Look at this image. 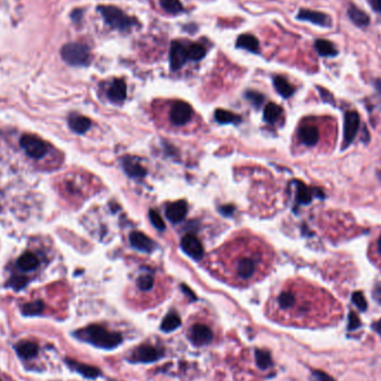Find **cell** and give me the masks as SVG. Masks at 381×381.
<instances>
[{
  "mask_svg": "<svg viewBox=\"0 0 381 381\" xmlns=\"http://www.w3.org/2000/svg\"><path fill=\"white\" fill-rule=\"evenodd\" d=\"M75 337L77 339L85 341L94 347L102 349H115L119 347L123 341L122 334L114 331H110L102 325L92 324L86 326L84 329H80L75 332Z\"/></svg>",
  "mask_w": 381,
  "mask_h": 381,
  "instance_id": "6da1fadb",
  "label": "cell"
},
{
  "mask_svg": "<svg viewBox=\"0 0 381 381\" xmlns=\"http://www.w3.org/2000/svg\"><path fill=\"white\" fill-rule=\"evenodd\" d=\"M63 60L70 66H87L90 63L89 48L83 44L69 43L62 48Z\"/></svg>",
  "mask_w": 381,
  "mask_h": 381,
  "instance_id": "7a4b0ae2",
  "label": "cell"
},
{
  "mask_svg": "<svg viewBox=\"0 0 381 381\" xmlns=\"http://www.w3.org/2000/svg\"><path fill=\"white\" fill-rule=\"evenodd\" d=\"M98 11L102 13L104 20L114 29L126 31L134 25V20L115 6H99Z\"/></svg>",
  "mask_w": 381,
  "mask_h": 381,
  "instance_id": "3957f363",
  "label": "cell"
},
{
  "mask_svg": "<svg viewBox=\"0 0 381 381\" xmlns=\"http://www.w3.org/2000/svg\"><path fill=\"white\" fill-rule=\"evenodd\" d=\"M164 356V350L152 344H142L136 347L129 357V361L134 364H151L160 360Z\"/></svg>",
  "mask_w": 381,
  "mask_h": 381,
  "instance_id": "277c9868",
  "label": "cell"
},
{
  "mask_svg": "<svg viewBox=\"0 0 381 381\" xmlns=\"http://www.w3.org/2000/svg\"><path fill=\"white\" fill-rule=\"evenodd\" d=\"M20 146L27 153V155L39 160L44 157L47 152V145L38 136L27 134L20 138Z\"/></svg>",
  "mask_w": 381,
  "mask_h": 381,
  "instance_id": "5b68a950",
  "label": "cell"
},
{
  "mask_svg": "<svg viewBox=\"0 0 381 381\" xmlns=\"http://www.w3.org/2000/svg\"><path fill=\"white\" fill-rule=\"evenodd\" d=\"M193 108L185 102H175L171 107L170 121L174 126H184L192 120Z\"/></svg>",
  "mask_w": 381,
  "mask_h": 381,
  "instance_id": "8992f818",
  "label": "cell"
},
{
  "mask_svg": "<svg viewBox=\"0 0 381 381\" xmlns=\"http://www.w3.org/2000/svg\"><path fill=\"white\" fill-rule=\"evenodd\" d=\"M260 262H257L253 256H240L235 262V274L240 280H251L255 275L257 266Z\"/></svg>",
  "mask_w": 381,
  "mask_h": 381,
  "instance_id": "52a82bcc",
  "label": "cell"
},
{
  "mask_svg": "<svg viewBox=\"0 0 381 381\" xmlns=\"http://www.w3.org/2000/svg\"><path fill=\"white\" fill-rule=\"evenodd\" d=\"M360 127V116L357 112L351 111L347 112L344 115V124H343V146L348 147L358 133V129Z\"/></svg>",
  "mask_w": 381,
  "mask_h": 381,
  "instance_id": "ba28073f",
  "label": "cell"
},
{
  "mask_svg": "<svg viewBox=\"0 0 381 381\" xmlns=\"http://www.w3.org/2000/svg\"><path fill=\"white\" fill-rule=\"evenodd\" d=\"M189 338L190 342L195 346H205V344L210 343L213 339V332L212 330L208 328L205 324H194L192 328L190 329Z\"/></svg>",
  "mask_w": 381,
  "mask_h": 381,
  "instance_id": "9c48e42d",
  "label": "cell"
},
{
  "mask_svg": "<svg viewBox=\"0 0 381 381\" xmlns=\"http://www.w3.org/2000/svg\"><path fill=\"white\" fill-rule=\"evenodd\" d=\"M188 58V47L184 46L182 43L174 42L172 43L170 51V64L172 70H178L184 66Z\"/></svg>",
  "mask_w": 381,
  "mask_h": 381,
  "instance_id": "30bf717a",
  "label": "cell"
},
{
  "mask_svg": "<svg viewBox=\"0 0 381 381\" xmlns=\"http://www.w3.org/2000/svg\"><path fill=\"white\" fill-rule=\"evenodd\" d=\"M181 246H182L183 251L190 257L195 258V260H199L203 256L204 250L202 244L199 242V240L193 234L184 235Z\"/></svg>",
  "mask_w": 381,
  "mask_h": 381,
  "instance_id": "8fae6325",
  "label": "cell"
},
{
  "mask_svg": "<svg viewBox=\"0 0 381 381\" xmlns=\"http://www.w3.org/2000/svg\"><path fill=\"white\" fill-rule=\"evenodd\" d=\"M297 18L300 20L310 21V22H312V24L319 25L322 27H330V25H331L330 17L328 15H325V13H322L319 11L302 9V10H300V12L298 13Z\"/></svg>",
  "mask_w": 381,
  "mask_h": 381,
  "instance_id": "7c38bea8",
  "label": "cell"
},
{
  "mask_svg": "<svg viewBox=\"0 0 381 381\" xmlns=\"http://www.w3.org/2000/svg\"><path fill=\"white\" fill-rule=\"evenodd\" d=\"M299 138L306 146H315L319 142V129L314 125H302L298 131Z\"/></svg>",
  "mask_w": 381,
  "mask_h": 381,
  "instance_id": "4fadbf2b",
  "label": "cell"
},
{
  "mask_svg": "<svg viewBox=\"0 0 381 381\" xmlns=\"http://www.w3.org/2000/svg\"><path fill=\"white\" fill-rule=\"evenodd\" d=\"M188 213V204L185 201H178L170 204L166 208V217L173 223L182 221Z\"/></svg>",
  "mask_w": 381,
  "mask_h": 381,
  "instance_id": "5bb4252c",
  "label": "cell"
},
{
  "mask_svg": "<svg viewBox=\"0 0 381 381\" xmlns=\"http://www.w3.org/2000/svg\"><path fill=\"white\" fill-rule=\"evenodd\" d=\"M66 364L68 365L69 368L76 371V373H78L85 378L95 379L101 376V370L94 366L85 365V364H81V362H77L75 360H69V359L66 360Z\"/></svg>",
  "mask_w": 381,
  "mask_h": 381,
  "instance_id": "9a60e30c",
  "label": "cell"
},
{
  "mask_svg": "<svg viewBox=\"0 0 381 381\" xmlns=\"http://www.w3.org/2000/svg\"><path fill=\"white\" fill-rule=\"evenodd\" d=\"M130 244L139 251L151 253L155 249V243L146 235L140 232H131L129 235Z\"/></svg>",
  "mask_w": 381,
  "mask_h": 381,
  "instance_id": "2e32d148",
  "label": "cell"
},
{
  "mask_svg": "<svg viewBox=\"0 0 381 381\" xmlns=\"http://www.w3.org/2000/svg\"><path fill=\"white\" fill-rule=\"evenodd\" d=\"M127 88L124 80L122 79H115L113 81L111 88L108 89V97L112 102L114 103H121L126 98Z\"/></svg>",
  "mask_w": 381,
  "mask_h": 381,
  "instance_id": "e0dca14e",
  "label": "cell"
},
{
  "mask_svg": "<svg viewBox=\"0 0 381 381\" xmlns=\"http://www.w3.org/2000/svg\"><path fill=\"white\" fill-rule=\"evenodd\" d=\"M123 167L126 174L129 175L130 178H143L146 174L144 167L133 157H125L123 160Z\"/></svg>",
  "mask_w": 381,
  "mask_h": 381,
  "instance_id": "ac0fdd59",
  "label": "cell"
},
{
  "mask_svg": "<svg viewBox=\"0 0 381 381\" xmlns=\"http://www.w3.org/2000/svg\"><path fill=\"white\" fill-rule=\"evenodd\" d=\"M68 125L77 134H84L89 129L92 122L89 119L80 115H71L68 120Z\"/></svg>",
  "mask_w": 381,
  "mask_h": 381,
  "instance_id": "d6986e66",
  "label": "cell"
},
{
  "mask_svg": "<svg viewBox=\"0 0 381 381\" xmlns=\"http://www.w3.org/2000/svg\"><path fill=\"white\" fill-rule=\"evenodd\" d=\"M16 351L18 353V356L22 359H33L36 356L38 355L39 348L37 346V343L31 342V341H25L21 342L16 346Z\"/></svg>",
  "mask_w": 381,
  "mask_h": 381,
  "instance_id": "ffe728a7",
  "label": "cell"
},
{
  "mask_svg": "<svg viewBox=\"0 0 381 381\" xmlns=\"http://www.w3.org/2000/svg\"><path fill=\"white\" fill-rule=\"evenodd\" d=\"M17 264H18V266H19L20 270L29 272V271H34V270L37 269L38 265H39V260L34 253L26 252V253L22 254L19 258H18Z\"/></svg>",
  "mask_w": 381,
  "mask_h": 381,
  "instance_id": "44dd1931",
  "label": "cell"
},
{
  "mask_svg": "<svg viewBox=\"0 0 381 381\" xmlns=\"http://www.w3.org/2000/svg\"><path fill=\"white\" fill-rule=\"evenodd\" d=\"M237 46L240 48H244L249 52L255 53L258 49V40L256 37H254L253 35L250 34H243L239 36L237 40Z\"/></svg>",
  "mask_w": 381,
  "mask_h": 381,
  "instance_id": "7402d4cb",
  "label": "cell"
},
{
  "mask_svg": "<svg viewBox=\"0 0 381 381\" xmlns=\"http://www.w3.org/2000/svg\"><path fill=\"white\" fill-rule=\"evenodd\" d=\"M315 48L318 54L323 57H333L338 54L333 44L325 39H318L315 44Z\"/></svg>",
  "mask_w": 381,
  "mask_h": 381,
  "instance_id": "603a6c76",
  "label": "cell"
},
{
  "mask_svg": "<svg viewBox=\"0 0 381 381\" xmlns=\"http://www.w3.org/2000/svg\"><path fill=\"white\" fill-rule=\"evenodd\" d=\"M273 84H274L275 89L278 90V93L284 98H289L290 96H292L293 93H294V88L292 87L291 85H290L289 81L282 76L274 77Z\"/></svg>",
  "mask_w": 381,
  "mask_h": 381,
  "instance_id": "cb8c5ba5",
  "label": "cell"
},
{
  "mask_svg": "<svg viewBox=\"0 0 381 381\" xmlns=\"http://www.w3.org/2000/svg\"><path fill=\"white\" fill-rule=\"evenodd\" d=\"M181 325V318L176 312H170L164 319H163L162 323H161V330L163 332H172L179 328Z\"/></svg>",
  "mask_w": 381,
  "mask_h": 381,
  "instance_id": "d4e9b609",
  "label": "cell"
},
{
  "mask_svg": "<svg viewBox=\"0 0 381 381\" xmlns=\"http://www.w3.org/2000/svg\"><path fill=\"white\" fill-rule=\"evenodd\" d=\"M348 15H349V18H350L353 24L359 26V27L367 26L370 22L369 16L367 15L365 11L360 10V9L357 8V7L349 8Z\"/></svg>",
  "mask_w": 381,
  "mask_h": 381,
  "instance_id": "484cf974",
  "label": "cell"
},
{
  "mask_svg": "<svg viewBox=\"0 0 381 381\" xmlns=\"http://www.w3.org/2000/svg\"><path fill=\"white\" fill-rule=\"evenodd\" d=\"M254 358H255V364L261 370H266L271 368L272 358L270 352L263 349H256L254 351Z\"/></svg>",
  "mask_w": 381,
  "mask_h": 381,
  "instance_id": "4316f807",
  "label": "cell"
},
{
  "mask_svg": "<svg viewBox=\"0 0 381 381\" xmlns=\"http://www.w3.org/2000/svg\"><path fill=\"white\" fill-rule=\"evenodd\" d=\"M281 114H282V108L274 103H269L264 108L263 116L267 123H274L279 120Z\"/></svg>",
  "mask_w": 381,
  "mask_h": 381,
  "instance_id": "83f0119b",
  "label": "cell"
},
{
  "mask_svg": "<svg viewBox=\"0 0 381 381\" xmlns=\"http://www.w3.org/2000/svg\"><path fill=\"white\" fill-rule=\"evenodd\" d=\"M296 305V296L290 291H283L278 297V306L281 310H289Z\"/></svg>",
  "mask_w": 381,
  "mask_h": 381,
  "instance_id": "f1b7e54d",
  "label": "cell"
},
{
  "mask_svg": "<svg viewBox=\"0 0 381 381\" xmlns=\"http://www.w3.org/2000/svg\"><path fill=\"white\" fill-rule=\"evenodd\" d=\"M44 302L43 301H33L29 303H26L25 306H22L21 308V312L24 316L27 317H34V316H38L42 314L44 311Z\"/></svg>",
  "mask_w": 381,
  "mask_h": 381,
  "instance_id": "f546056e",
  "label": "cell"
},
{
  "mask_svg": "<svg viewBox=\"0 0 381 381\" xmlns=\"http://www.w3.org/2000/svg\"><path fill=\"white\" fill-rule=\"evenodd\" d=\"M206 49L201 44H190L188 47V58L190 61L197 62L205 57Z\"/></svg>",
  "mask_w": 381,
  "mask_h": 381,
  "instance_id": "4dcf8cb0",
  "label": "cell"
},
{
  "mask_svg": "<svg viewBox=\"0 0 381 381\" xmlns=\"http://www.w3.org/2000/svg\"><path fill=\"white\" fill-rule=\"evenodd\" d=\"M215 120L221 124H230V123H239L241 119L233 113L224 110H217L215 112Z\"/></svg>",
  "mask_w": 381,
  "mask_h": 381,
  "instance_id": "1f68e13d",
  "label": "cell"
},
{
  "mask_svg": "<svg viewBox=\"0 0 381 381\" xmlns=\"http://www.w3.org/2000/svg\"><path fill=\"white\" fill-rule=\"evenodd\" d=\"M297 199L300 204H309L312 201V190L301 182L297 184Z\"/></svg>",
  "mask_w": 381,
  "mask_h": 381,
  "instance_id": "d6a6232c",
  "label": "cell"
},
{
  "mask_svg": "<svg viewBox=\"0 0 381 381\" xmlns=\"http://www.w3.org/2000/svg\"><path fill=\"white\" fill-rule=\"evenodd\" d=\"M160 2L162 8L169 13L176 15V13L183 11V4L181 3L180 0H160Z\"/></svg>",
  "mask_w": 381,
  "mask_h": 381,
  "instance_id": "836d02e7",
  "label": "cell"
},
{
  "mask_svg": "<svg viewBox=\"0 0 381 381\" xmlns=\"http://www.w3.org/2000/svg\"><path fill=\"white\" fill-rule=\"evenodd\" d=\"M137 287L142 291H149L154 287V278L151 274H143L137 279Z\"/></svg>",
  "mask_w": 381,
  "mask_h": 381,
  "instance_id": "e575fe53",
  "label": "cell"
},
{
  "mask_svg": "<svg viewBox=\"0 0 381 381\" xmlns=\"http://www.w3.org/2000/svg\"><path fill=\"white\" fill-rule=\"evenodd\" d=\"M351 300H352L353 305H355L361 312H365L367 310V308H368V303H367L366 298H365L364 294H362V292H360V291L353 292L352 297H351Z\"/></svg>",
  "mask_w": 381,
  "mask_h": 381,
  "instance_id": "d590c367",
  "label": "cell"
},
{
  "mask_svg": "<svg viewBox=\"0 0 381 381\" xmlns=\"http://www.w3.org/2000/svg\"><path fill=\"white\" fill-rule=\"evenodd\" d=\"M362 325L360 318L358 317L356 312L350 311L348 315V331H356Z\"/></svg>",
  "mask_w": 381,
  "mask_h": 381,
  "instance_id": "8d00e7d4",
  "label": "cell"
},
{
  "mask_svg": "<svg viewBox=\"0 0 381 381\" xmlns=\"http://www.w3.org/2000/svg\"><path fill=\"white\" fill-rule=\"evenodd\" d=\"M27 282H28V279L25 278V276H13L8 282V285L13 290H16V291H19V290L25 287Z\"/></svg>",
  "mask_w": 381,
  "mask_h": 381,
  "instance_id": "74e56055",
  "label": "cell"
},
{
  "mask_svg": "<svg viewBox=\"0 0 381 381\" xmlns=\"http://www.w3.org/2000/svg\"><path fill=\"white\" fill-rule=\"evenodd\" d=\"M310 381H335V379L324 371L314 370L310 376Z\"/></svg>",
  "mask_w": 381,
  "mask_h": 381,
  "instance_id": "f35d334b",
  "label": "cell"
},
{
  "mask_svg": "<svg viewBox=\"0 0 381 381\" xmlns=\"http://www.w3.org/2000/svg\"><path fill=\"white\" fill-rule=\"evenodd\" d=\"M149 219H151L153 225L155 226L156 229H158V230H164L165 229L164 221H163L162 216L158 214V212L154 211V210L149 211Z\"/></svg>",
  "mask_w": 381,
  "mask_h": 381,
  "instance_id": "ab89813d",
  "label": "cell"
},
{
  "mask_svg": "<svg viewBox=\"0 0 381 381\" xmlns=\"http://www.w3.org/2000/svg\"><path fill=\"white\" fill-rule=\"evenodd\" d=\"M247 96H248V98H250L253 103L257 104V105L258 104H261V102L263 101L262 95H260L258 93H255V92H249Z\"/></svg>",
  "mask_w": 381,
  "mask_h": 381,
  "instance_id": "60d3db41",
  "label": "cell"
},
{
  "mask_svg": "<svg viewBox=\"0 0 381 381\" xmlns=\"http://www.w3.org/2000/svg\"><path fill=\"white\" fill-rule=\"evenodd\" d=\"M371 329H373L376 333L379 334L381 337V319L374 322L373 325H371Z\"/></svg>",
  "mask_w": 381,
  "mask_h": 381,
  "instance_id": "b9f144b4",
  "label": "cell"
},
{
  "mask_svg": "<svg viewBox=\"0 0 381 381\" xmlns=\"http://www.w3.org/2000/svg\"><path fill=\"white\" fill-rule=\"evenodd\" d=\"M371 4H373L376 10L381 11V0H371Z\"/></svg>",
  "mask_w": 381,
  "mask_h": 381,
  "instance_id": "7bdbcfd3",
  "label": "cell"
},
{
  "mask_svg": "<svg viewBox=\"0 0 381 381\" xmlns=\"http://www.w3.org/2000/svg\"><path fill=\"white\" fill-rule=\"evenodd\" d=\"M221 212L223 213V214H231V213L233 212V207L232 206H223L221 208Z\"/></svg>",
  "mask_w": 381,
  "mask_h": 381,
  "instance_id": "ee69618b",
  "label": "cell"
},
{
  "mask_svg": "<svg viewBox=\"0 0 381 381\" xmlns=\"http://www.w3.org/2000/svg\"><path fill=\"white\" fill-rule=\"evenodd\" d=\"M375 87L378 90V93L381 95V78L375 80Z\"/></svg>",
  "mask_w": 381,
  "mask_h": 381,
  "instance_id": "f6af8a7d",
  "label": "cell"
},
{
  "mask_svg": "<svg viewBox=\"0 0 381 381\" xmlns=\"http://www.w3.org/2000/svg\"><path fill=\"white\" fill-rule=\"evenodd\" d=\"M377 248H378V252L381 253V237L379 238L378 242H377Z\"/></svg>",
  "mask_w": 381,
  "mask_h": 381,
  "instance_id": "bcb514c9",
  "label": "cell"
}]
</instances>
